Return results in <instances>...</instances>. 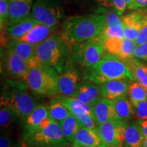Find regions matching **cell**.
Masks as SVG:
<instances>
[{
  "mask_svg": "<svg viewBox=\"0 0 147 147\" xmlns=\"http://www.w3.org/2000/svg\"><path fill=\"white\" fill-rule=\"evenodd\" d=\"M106 21L104 14L72 16L64 22L60 34L71 50L77 43L98 38L105 29Z\"/></svg>",
  "mask_w": 147,
  "mask_h": 147,
  "instance_id": "6da1fadb",
  "label": "cell"
},
{
  "mask_svg": "<svg viewBox=\"0 0 147 147\" xmlns=\"http://www.w3.org/2000/svg\"><path fill=\"white\" fill-rule=\"evenodd\" d=\"M85 80L97 85L113 80L125 79L134 81L129 69L123 59L113 55H104L98 63L85 69L83 73Z\"/></svg>",
  "mask_w": 147,
  "mask_h": 147,
  "instance_id": "7a4b0ae2",
  "label": "cell"
},
{
  "mask_svg": "<svg viewBox=\"0 0 147 147\" xmlns=\"http://www.w3.org/2000/svg\"><path fill=\"white\" fill-rule=\"evenodd\" d=\"M10 105L14 108L21 123L38 107V104L28 91L23 81L7 80L1 97V106Z\"/></svg>",
  "mask_w": 147,
  "mask_h": 147,
  "instance_id": "3957f363",
  "label": "cell"
},
{
  "mask_svg": "<svg viewBox=\"0 0 147 147\" xmlns=\"http://www.w3.org/2000/svg\"><path fill=\"white\" fill-rule=\"evenodd\" d=\"M36 50L40 63L53 67L60 74L68 60L70 49L60 33H54L37 45Z\"/></svg>",
  "mask_w": 147,
  "mask_h": 147,
  "instance_id": "277c9868",
  "label": "cell"
},
{
  "mask_svg": "<svg viewBox=\"0 0 147 147\" xmlns=\"http://www.w3.org/2000/svg\"><path fill=\"white\" fill-rule=\"evenodd\" d=\"M59 73L54 68L40 64L29 69L26 83L38 94L55 96L59 93Z\"/></svg>",
  "mask_w": 147,
  "mask_h": 147,
  "instance_id": "5b68a950",
  "label": "cell"
},
{
  "mask_svg": "<svg viewBox=\"0 0 147 147\" xmlns=\"http://www.w3.org/2000/svg\"><path fill=\"white\" fill-rule=\"evenodd\" d=\"M104 53L103 42L98 38H95L74 45L71 49L69 59L87 69L98 63L104 56Z\"/></svg>",
  "mask_w": 147,
  "mask_h": 147,
  "instance_id": "8992f818",
  "label": "cell"
},
{
  "mask_svg": "<svg viewBox=\"0 0 147 147\" xmlns=\"http://www.w3.org/2000/svg\"><path fill=\"white\" fill-rule=\"evenodd\" d=\"M23 144L27 147H58L69 143L64 136L60 125L50 119Z\"/></svg>",
  "mask_w": 147,
  "mask_h": 147,
  "instance_id": "52a82bcc",
  "label": "cell"
},
{
  "mask_svg": "<svg viewBox=\"0 0 147 147\" xmlns=\"http://www.w3.org/2000/svg\"><path fill=\"white\" fill-rule=\"evenodd\" d=\"M31 15L39 23L57 27L65 12L60 0H35Z\"/></svg>",
  "mask_w": 147,
  "mask_h": 147,
  "instance_id": "ba28073f",
  "label": "cell"
},
{
  "mask_svg": "<svg viewBox=\"0 0 147 147\" xmlns=\"http://www.w3.org/2000/svg\"><path fill=\"white\" fill-rule=\"evenodd\" d=\"M1 66L5 74L12 80L27 82L29 67L14 51L4 45L1 50Z\"/></svg>",
  "mask_w": 147,
  "mask_h": 147,
  "instance_id": "9c48e42d",
  "label": "cell"
},
{
  "mask_svg": "<svg viewBox=\"0 0 147 147\" xmlns=\"http://www.w3.org/2000/svg\"><path fill=\"white\" fill-rule=\"evenodd\" d=\"M127 123L115 119L97 127L102 141L109 147H125V131Z\"/></svg>",
  "mask_w": 147,
  "mask_h": 147,
  "instance_id": "30bf717a",
  "label": "cell"
},
{
  "mask_svg": "<svg viewBox=\"0 0 147 147\" xmlns=\"http://www.w3.org/2000/svg\"><path fill=\"white\" fill-rule=\"evenodd\" d=\"M55 98L70 111L71 115L78 119L82 126L87 127L97 131V125L92 116L91 106L84 104L74 97H67L60 95L55 97Z\"/></svg>",
  "mask_w": 147,
  "mask_h": 147,
  "instance_id": "8fae6325",
  "label": "cell"
},
{
  "mask_svg": "<svg viewBox=\"0 0 147 147\" xmlns=\"http://www.w3.org/2000/svg\"><path fill=\"white\" fill-rule=\"evenodd\" d=\"M74 63L69 59L58 80L59 93L61 95L74 97L80 81V74Z\"/></svg>",
  "mask_w": 147,
  "mask_h": 147,
  "instance_id": "7c38bea8",
  "label": "cell"
},
{
  "mask_svg": "<svg viewBox=\"0 0 147 147\" xmlns=\"http://www.w3.org/2000/svg\"><path fill=\"white\" fill-rule=\"evenodd\" d=\"M50 120L48 108L39 105L22 122L21 142L24 143L33 134L42 127Z\"/></svg>",
  "mask_w": 147,
  "mask_h": 147,
  "instance_id": "4fadbf2b",
  "label": "cell"
},
{
  "mask_svg": "<svg viewBox=\"0 0 147 147\" xmlns=\"http://www.w3.org/2000/svg\"><path fill=\"white\" fill-rule=\"evenodd\" d=\"M91 106L92 116L97 127L108 121L117 119L113 100L100 96Z\"/></svg>",
  "mask_w": 147,
  "mask_h": 147,
  "instance_id": "5bb4252c",
  "label": "cell"
},
{
  "mask_svg": "<svg viewBox=\"0 0 147 147\" xmlns=\"http://www.w3.org/2000/svg\"><path fill=\"white\" fill-rule=\"evenodd\" d=\"M4 45L12 49L20 57L23 59L28 65L29 69L42 64L37 57L36 45L13 40H7Z\"/></svg>",
  "mask_w": 147,
  "mask_h": 147,
  "instance_id": "9a60e30c",
  "label": "cell"
},
{
  "mask_svg": "<svg viewBox=\"0 0 147 147\" xmlns=\"http://www.w3.org/2000/svg\"><path fill=\"white\" fill-rule=\"evenodd\" d=\"M9 19L8 27L30 16L35 0H7Z\"/></svg>",
  "mask_w": 147,
  "mask_h": 147,
  "instance_id": "2e32d148",
  "label": "cell"
},
{
  "mask_svg": "<svg viewBox=\"0 0 147 147\" xmlns=\"http://www.w3.org/2000/svg\"><path fill=\"white\" fill-rule=\"evenodd\" d=\"M127 80L125 79L113 80L100 84L99 92L100 96L110 100L126 96L128 94L129 87V83Z\"/></svg>",
  "mask_w": 147,
  "mask_h": 147,
  "instance_id": "e0dca14e",
  "label": "cell"
},
{
  "mask_svg": "<svg viewBox=\"0 0 147 147\" xmlns=\"http://www.w3.org/2000/svg\"><path fill=\"white\" fill-rule=\"evenodd\" d=\"M146 14L143 11L134 12L123 16L121 18L124 28L125 38L127 39L136 41L140 29Z\"/></svg>",
  "mask_w": 147,
  "mask_h": 147,
  "instance_id": "ac0fdd59",
  "label": "cell"
},
{
  "mask_svg": "<svg viewBox=\"0 0 147 147\" xmlns=\"http://www.w3.org/2000/svg\"><path fill=\"white\" fill-rule=\"evenodd\" d=\"M72 144L76 147L107 146L102 141L97 131L84 126L79 129Z\"/></svg>",
  "mask_w": 147,
  "mask_h": 147,
  "instance_id": "d6986e66",
  "label": "cell"
},
{
  "mask_svg": "<svg viewBox=\"0 0 147 147\" xmlns=\"http://www.w3.org/2000/svg\"><path fill=\"white\" fill-rule=\"evenodd\" d=\"M100 97L99 85L85 79L80 82L74 95V97L89 106L93 104Z\"/></svg>",
  "mask_w": 147,
  "mask_h": 147,
  "instance_id": "ffe728a7",
  "label": "cell"
},
{
  "mask_svg": "<svg viewBox=\"0 0 147 147\" xmlns=\"http://www.w3.org/2000/svg\"><path fill=\"white\" fill-rule=\"evenodd\" d=\"M56 27H49L44 24L38 23L27 34L16 40L37 45L52 35Z\"/></svg>",
  "mask_w": 147,
  "mask_h": 147,
  "instance_id": "44dd1931",
  "label": "cell"
},
{
  "mask_svg": "<svg viewBox=\"0 0 147 147\" xmlns=\"http://www.w3.org/2000/svg\"><path fill=\"white\" fill-rule=\"evenodd\" d=\"M38 23H39L30 15L18 23L7 27L5 34L8 40H16L27 34Z\"/></svg>",
  "mask_w": 147,
  "mask_h": 147,
  "instance_id": "7402d4cb",
  "label": "cell"
},
{
  "mask_svg": "<svg viewBox=\"0 0 147 147\" xmlns=\"http://www.w3.org/2000/svg\"><path fill=\"white\" fill-rule=\"evenodd\" d=\"M144 139L139 121H131L127 123L125 131V146L141 147Z\"/></svg>",
  "mask_w": 147,
  "mask_h": 147,
  "instance_id": "603a6c76",
  "label": "cell"
},
{
  "mask_svg": "<svg viewBox=\"0 0 147 147\" xmlns=\"http://www.w3.org/2000/svg\"><path fill=\"white\" fill-rule=\"evenodd\" d=\"M113 101L117 119L128 123L129 121L134 117V106L126 96L118 97Z\"/></svg>",
  "mask_w": 147,
  "mask_h": 147,
  "instance_id": "cb8c5ba5",
  "label": "cell"
},
{
  "mask_svg": "<svg viewBox=\"0 0 147 147\" xmlns=\"http://www.w3.org/2000/svg\"><path fill=\"white\" fill-rule=\"evenodd\" d=\"M131 71L134 80L147 89V65L135 57L124 60Z\"/></svg>",
  "mask_w": 147,
  "mask_h": 147,
  "instance_id": "d4e9b609",
  "label": "cell"
},
{
  "mask_svg": "<svg viewBox=\"0 0 147 147\" xmlns=\"http://www.w3.org/2000/svg\"><path fill=\"white\" fill-rule=\"evenodd\" d=\"M47 108L49 119L59 124L71 115L70 111L55 97L51 101Z\"/></svg>",
  "mask_w": 147,
  "mask_h": 147,
  "instance_id": "484cf974",
  "label": "cell"
},
{
  "mask_svg": "<svg viewBox=\"0 0 147 147\" xmlns=\"http://www.w3.org/2000/svg\"><path fill=\"white\" fill-rule=\"evenodd\" d=\"M65 139L69 144H72L79 129L82 125L73 115H69L59 124Z\"/></svg>",
  "mask_w": 147,
  "mask_h": 147,
  "instance_id": "4316f807",
  "label": "cell"
},
{
  "mask_svg": "<svg viewBox=\"0 0 147 147\" xmlns=\"http://www.w3.org/2000/svg\"><path fill=\"white\" fill-rule=\"evenodd\" d=\"M21 120L18 114L10 105L1 106L0 110V125L3 129H8L15 126Z\"/></svg>",
  "mask_w": 147,
  "mask_h": 147,
  "instance_id": "83f0119b",
  "label": "cell"
},
{
  "mask_svg": "<svg viewBox=\"0 0 147 147\" xmlns=\"http://www.w3.org/2000/svg\"><path fill=\"white\" fill-rule=\"evenodd\" d=\"M128 94L134 106L147 100V89L137 82L131 81V83H129Z\"/></svg>",
  "mask_w": 147,
  "mask_h": 147,
  "instance_id": "f1b7e54d",
  "label": "cell"
},
{
  "mask_svg": "<svg viewBox=\"0 0 147 147\" xmlns=\"http://www.w3.org/2000/svg\"><path fill=\"white\" fill-rule=\"evenodd\" d=\"M123 39L119 38H108L103 41V45L105 51L108 54L118 57L122 49Z\"/></svg>",
  "mask_w": 147,
  "mask_h": 147,
  "instance_id": "f546056e",
  "label": "cell"
},
{
  "mask_svg": "<svg viewBox=\"0 0 147 147\" xmlns=\"http://www.w3.org/2000/svg\"><path fill=\"white\" fill-rule=\"evenodd\" d=\"M119 38V39L125 38V32L123 23L117 26L106 27L98 39L103 42L106 38Z\"/></svg>",
  "mask_w": 147,
  "mask_h": 147,
  "instance_id": "4dcf8cb0",
  "label": "cell"
},
{
  "mask_svg": "<svg viewBox=\"0 0 147 147\" xmlns=\"http://www.w3.org/2000/svg\"><path fill=\"white\" fill-rule=\"evenodd\" d=\"M137 45L135 41L127 39L125 38L123 40L122 49L118 57L123 60H126L128 59L134 57V53L137 48Z\"/></svg>",
  "mask_w": 147,
  "mask_h": 147,
  "instance_id": "1f68e13d",
  "label": "cell"
},
{
  "mask_svg": "<svg viewBox=\"0 0 147 147\" xmlns=\"http://www.w3.org/2000/svg\"><path fill=\"white\" fill-rule=\"evenodd\" d=\"M22 142H18L16 138L7 131H1L0 136V147H21Z\"/></svg>",
  "mask_w": 147,
  "mask_h": 147,
  "instance_id": "d6a6232c",
  "label": "cell"
},
{
  "mask_svg": "<svg viewBox=\"0 0 147 147\" xmlns=\"http://www.w3.org/2000/svg\"><path fill=\"white\" fill-rule=\"evenodd\" d=\"M9 19L8 5L7 0H0V27L1 31L8 27Z\"/></svg>",
  "mask_w": 147,
  "mask_h": 147,
  "instance_id": "836d02e7",
  "label": "cell"
},
{
  "mask_svg": "<svg viewBox=\"0 0 147 147\" xmlns=\"http://www.w3.org/2000/svg\"><path fill=\"white\" fill-rule=\"evenodd\" d=\"M135 117L138 121L147 120V100L140 102L138 105L134 106Z\"/></svg>",
  "mask_w": 147,
  "mask_h": 147,
  "instance_id": "e575fe53",
  "label": "cell"
},
{
  "mask_svg": "<svg viewBox=\"0 0 147 147\" xmlns=\"http://www.w3.org/2000/svg\"><path fill=\"white\" fill-rule=\"evenodd\" d=\"M135 42L137 46L144 45L147 42V14L145 15L142 27Z\"/></svg>",
  "mask_w": 147,
  "mask_h": 147,
  "instance_id": "d590c367",
  "label": "cell"
},
{
  "mask_svg": "<svg viewBox=\"0 0 147 147\" xmlns=\"http://www.w3.org/2000/svg\"><path fill=\"white\" fill-rule=\"evenodd\" d=\"M134 57L147 63V42L138 46L134 53Z\"/></svg>",
  "mask_w": 147,
  "mask_h": 147,
  "instance_id": "8d00e7d4",
  "label": "cell"
},
{
  "mask_svg": "<svg viewBox=\"0 0 147 147\" xmlns=\"http://www.w3.org/2000/svg\"><path fill=\"white\" fill-rule=\"evenodd\" d=\"M106 16H107V21H106V27L117 26L122 24V21L116 12H110Z\"/></svg>",
  "mask_w": 147,
  "mask_h": 147,
  "instance_id": "74e56055",
  "label": "cell"
},
{
  "mask_svg": "<svg viewBox=\"0 0 147 147\" xmlns=\"http://www.w3.org/2000/svg\"><path fill=\"white\" fill-rule=\"evenodd\" d=\"M112 3H113L116 13L119 16L123 15L127 8L125 1V0H112Z\"/></svg>",
  "mask_w": 147,
  "mask_h": 147,
  "instance_id": "f35d334b",
  "label": "cell"
},
{
  "mask_svg": "<svg viewBox=\"0 0 147 147\" xmlns=\"http://www.w3.org/2000/svg\"><path fill=\"white\" fill-rule=\"evenodd\" d=\"M126 3L127 8L129 10H137L140 9L136 2V0H125Z\"/></svg>",
  "mask_w": 147,
  "mask_h": 147,
  "instance_id": "ab89813d",
  "label": "cell"
},
{
  "mask_svg": "<svg viewBox=\"0 0 147 147\" xmlns=\"http://www.w3.org/2000/svg\"><path fill=\"white\" fill-rule=\"evenodd\" d=\"M140 125L142 131L144 138L147 137V120L144 121H139Z\"/></svg>",
  "mask_w": 147,
  "mask_h": 147,
  "instance_id": "60d3db41",
  "label": "cell"
},
{
  "mask_svg": "<svg viewBox=\"0 0 147 147\" xmlns=\"http://www.w3.org/2000/svg\"><path fill=\"white\" fill-rule=\"evenodd\" d=\"M136 2L140 8H147V0H136Z\"/></svg>",
  "mask_w": 147,
  "mask_h": 147,
  "instance_id": "b9f144b4",
  "label": "cell"
},
{
  "mask_svg": "<svg viewBox=\"0 0 147 147\" xmlns=\"http://www.w3.org/2000/svg\"><path fill=\"white\" fill-rule=\"evenodd\" d=\"M97 1L100 3H102L103 5H107V4H108V3L110 2V1H112V0H97Z\"/></svg>",
  "mask_w": 147,
  "mask_h": 147,
  "instance_id": "7bdbcfd3",
  "label": "cell"
},
{
  "mask_svg": "<svg viewBox=\"0 0 147 147\" xmlns=\"http://www.w3.org/2000/svg\"><path fill=\"white\" fill-rule=\"evenodd\" d=\"M141 147H147V137H145L144 139L143 140Z\"/></svg>",
  "mask_w": 147,
  "mask_h": 147,
  "instance_id": "ee69618b",
  "label": "cell"
},
{
  "mask_svg": "<svg viewBox=\"0 0 147 147\" xmlns=\"http://www.w3.org/2000/svg\"><path fill=\"white\" fill-rule=\"evenodd\" d=\"M58 147H76L75 146H74V145L71 144H66V145H63V146H58Z\"/></svg>",
  "mask_w": 147,
  "mask_h": 147,
  "instance_id": "f6af8a7d",
  "label": "cell"
},
{
  "mask_svg": "<svg viewBox=\"0 0 147 147\" xmlns=\"http://www.w3.org/2000/svg\"><path fill=\"white\" fill-rule=\"evenodd\" d=\"M143 12H147V8H146V9H145V11H143Z\"/></svg>",
  "mask_w": 147,
  "mask_h": 147,
  "instance_id": "bcb514c9",
  "label": "cell"
},
{
  "mask_svg": "<svg viewBox=\"0 0 147 147\" xmlns=\"http://www.w3.org/2000/svg\"><path fill=\"white\" fill-rule=\"evenodd\" d=\"M106 147H109V146H106Z\"/></svg>",
  "mask_w": 147,
  "mask_h": 147,
  "instance_id": "7dc6e473",
  "label": "cell"
},
{
  "mask_svg": "<svg viewBox=\"0 0 147 147\" xmlns=\"http://www.w3.org/2000/svg\"><path fill=\"white\" fill-rule=\"evenodd\" d=\"M125 147H127V146H125Z\"/></svg>",
  "mask_w": 147,
  "mask_h": 147,
  "instance_id": "c3c4849f",
  "label": "cell"
}]
</instances>
